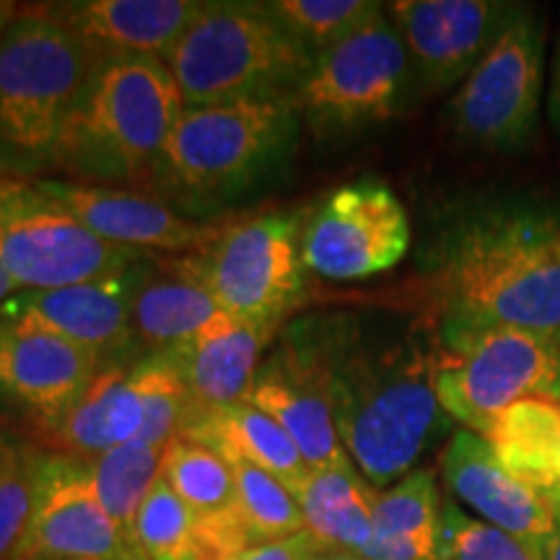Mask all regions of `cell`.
Returning <instances> with one entry per match:
<instances>
[{"label":"cell","instance_id":"1","mask_svg":"<svg viewBox=\"0 0 560 560\" xmlns=\"http://www.w3.org/2000/svg\"><path fill=\"white\" fill-rule=\"evenodd\" d=\"M335 425L371 488L405 478L450 431L436 397L439 338L392 319H314Z\"/></svg>","mask_w":560,"mask_h":560},{"label":"cell","instance_id":"2","mask_svg":"<svg viewBox=\"0 0 560 560\" xmlns=\"http://www.w3.org/2000/svg\"><path fill=\"white\" fill-rule=\"evenodd\" d=\"M444 322L560 335V202L511 198L480 208L454 234Z\"/></svg>","mask_w":560,"mask_h":560},{"label":"cell","instance_id":"3","mask_svg":"<svg viewBox=\"0 0 560 560\" xmlns=\"http://www.w3.org/2000/svg\"><path fill=\"white\" fill-rule=\"evenodd\" d=\"M96 70L50 5L16 13L0 39V172L55 159Z\"/></svg>","mask_w":560,"mask_h":560},{"label":"cell","instance_id":"4","mask_svg":"<svg viewBox=\"0 0 560 560\" xmlns=\"http://www.w3.org/2000/svg\"><path fill=\"white\" fill-rule=\"evenodd\" d=\"M185 107L293 96L314 52L265 3H206L164 60Z\"/></svg>","mask_w":560,"mask_h":560},{"label":"cell","instance_id":"5","mask_svg":"<svg viewBox=\"0 0 560 560\" xmlns=\"http://www.w3.org/2000/svg\"><path fill=\"white\" fill-rule=\"evenodd\" d=\"M185 100L156 58L104 62L62 132L52 164L91 177H140L161 161Z\"/></svg>","mask_w":560,"mask_h":560},{"label":"cell","instance_id":"6","mask_svg":"<svg viewBox=\"0 0 560 560\" xmlns=\"http://www.w3.org/2000/svg\"><path fill=\"white\" fill-rule=\"evenodd\" d=\"M436 397L446 416L482 436L527 397L560 400V335L506 325L441 322Z\"/></svg>","mask_w":560,"mask_h":560},{"label":"cell","instance_id":"7","mask_svg":"<svg viewBox=\"0 0 560 560\" xmlns=\"http://www.w3.org/2000/svg\"><path fill=\"white\" fill-rule=\"evenodd\" d=\"M416 89L408 50L380 11L346 39L314 55L293 94L317 138H346L397 117Z\"/></svg>","mask_w":560,"mask_h":560},{"label":"cell","instance_id":"8","mask_svg":"<svg viewBox=\"0 0 560 560\" xmlns=\"http://www.w3.org/2000/svg\"><path fill=\"white\" fill-rule=\"evenodd\" d=\"M0 255L19 289L102 283L136 268L138 252L102 240L34 182L0 174Z\"/></svg>","mask_w":560,"mask_h":560},{"label":"cell","instance_id":"9","mask_svg":"<svg viewBox=\"0 0 560 560\" xmlns=\"http://www.w3.org/2000/svg\"><path fill=\"white\" fill-rule=\"evenodd\" d=\"M545 26L532 5H514L501 37L446 104L457 140L490 153L520 151L540 120Z\"/></svg>","mask_w":560,"mask_h":560},{"label":"cell","instance_id":"10","mask_svg":"<svg viewBox=\"0 0 560 560\" xmlns=\"http://www.w3.org/2000/svg\"><path fill=\"white\" fill-rule=\"evenodd\" d=\"M301 231L293 213H260L221 229L202 255L182 262L229 317L278 327L304 293Z\"/></svg>","mask_w":560,"mask_h":560},{"label":"cell","instance_id":"11","mask_svg":"<svg viewBox=\"0 0 560 560\" xmlns=\"http://www.w3.org/2000/svg\"><path fill=\"white\" fill-rule=\"evenodd\" d=\"M293 96L185 107L159 164L177 187L219 192L262 170L291 138Z\"/></svg>","mask_w":560,"mask_h":560},{"label":"cell","instance_id":"12","mask_svg":"<svg viewBox=\"0 0 560 560\" xmlns=\"http://www.w3.org/2000/svg\"><path fill=\"white\" fill-rule=\"evenodd\" d=\"M410 249V221L382 179L363 177L327 195L301 231L304 268L327 280H363L395 268Z\"/></svg>","mask_w":560,"mask_h":560},{"label":"cell","instance_id":"13","mask_svg":"<svg viewBox=\"0 0 560 560\" xmlns=\"http://www.w3.org/2000/svg\"><path fill=\"white\" fill-rule=\"evenodd\" d=\"M247 402L268 412L289 433L310 470L353 465L335 425L314 319L293 325L285 340L260 363Z\"/></svg>","mask_w":560,"mask_h":560},{"label":"cell","instance_id":"14","mask_svg":"<svg viewBox=\"0 0 560 560\" xmlns=\"http://www.w3.org/2000/svg\"><path fill=\"white\" fill-rule=\"evenodd\" d=\"M516 3L501 0H395L387 16L408 50L420 94H441L472 73Z\"/></svg>","mask_w":560,"mask_h":560},{"label":"cell","instance_id":"15","mask_svg":"<svg viewBox=\"0 0 560 560\" xmlns=\"http://www.w3.org/2000/svg\"><path fill=\"white\" fill-rule=\"evenodd\" d=\"M145 560L128 548L96 495L89 462L45 454L37 511L16 560Z\"/></svg>","mask_w":560,"mask_h":560},{"label":"cell","instance_id":"16","mask_svg":"<svg viewBox=\"0 0 560 560\" xmlns=\"http://www.w3.org/2000/svg\"><path fill=\"white\" fill-rule=\"evenodd\" d=\"M102 359L58 335L0 319V395L50 433L100 374Z\"/></svg>","mask_w":560,"mask_h":560},{"label":"cell","instance_id":"17","mask_svg":"<svg viewBox=\"0 0 560 560\" xmlns=\"http://www.w3.org/2000/svg\"><path fill=\"white\" fill-rule=\"evenodd\" d=\"M441 480L452 499L472 509L480 522L506 532L540 556L558 524L540 490L524 486L478 433L459 429L441 454Z\"/></svg>","mask_w":560,"mask_h":560},{"label":"cell","instance_id":"18","mask_svg":"<svg viewBox=\"0 0 560 560\" xmlns=\"http://www.w3.org/2000/svg\"><path fill=\"white\" fill-rule=\"evenodd\" d=\"M47 5L100 66L125 58L166 60L206 9L198 0H79Z\"/></svg>","mask_w":560,"mask_h":560},{"label":"cell","instance_id":"19","mask_svg":"<svg viewBox=\"0 0 560 560\" xmlns=\"http://www.w3.org/2000/svg\"><path fill=\"white\" fill-rule=\"evenodd\" d=\"M130 299L132 285L125 272L102 283L13 293L0 304V319L52 332L104 359L136 338Z\"/></svg>","mask_w":560,"mask_h":560},{"label":"cell","instance_id":"20","mask_svg":"<svg viewBox=\"0 0 560 560\" xmlns=\"http://www.w3.org/2000/svg\"><path fill=\"white\" fill-rule=\"evenodd\" d=\"M37 185L60 200L94 234L120 247L190 252L206 249L221 234L219 226L182 219L161 200L140 192L55 179H39Z\"/></svg>","mask_w":560,"mask_h":560},{"label":"cell","instance_id":"21","mask_svg":"<svg viewBox=\"0 0 560 560\" xmlns=\"http://www.w3.org/2000/svg\"><path fill=\"white\" fill-rule=\"evenodd\" d=\"M276 332L278 327L229 319L187 346L166 350L190 395L192 416L247 402L260 353Z\"/></svg>","mask_w":560,"mask_h":560},{"label":"cell","instance_id":"22","mask_svg":"<svg viewBox=\"0 0 560 560\" xmlns=\"http://www.w3.org/2000/svg\"><path fill=\"white\" fill-rule=\"evenodd\" d=\"M172 272L143 278L136 283L130 299L132 332L145 346L164 353L198 340L200 335L234 319L221 310L206 283L185 268L170 265Z\"/></svg>","mask_w":560,"mask_h":560},{"label":"cell","instance_id":"23","mask_svg":"<svg viewBox=\"0 0 560 560\" xmlns=\"http://www.w3.org/2000/svg\"><path fill=\"white\" fill-rule=\"evenodd\" d=\"M182 436L219 452L221 457H240L260 467L291 495L299 493L312 472L289 433L280 429L268 412L257 410L249 402L231 405L215 412H198L185 425Z\"/></svg>","mask_w":560,"mask_h":560},{"label":"cell","instance_id":"24","mask_svg":"<svg viewBox=\"0 0 560 560\" xmlns=\"http://www.w3.org/2000/svg\"><path fill=\"white\" fill-rule=\"evenodd\" d=\"M506 470L548 493L560 486V402L527 397L509 405L482 433Z\"/></svg>","mask_w":560,"mask_h":560},{"label":"cell","instance_id":"25","mask_svg":"<svg viewBox=\"0 0 560 560\" xmlns=\"http://www.w3.org/2000/svg\"><path fill=\"white\" fill-rule=\"evenodd\" d=\"M376 488L353 465L312 470L293 495L304 514L306 532L322 548L361 552L374 535Z\"/></svg>","mask_w":560,"mask_h":560},{"label":"cell","instance_id":"26","mask_svg":"<svg viewBox=\"0 0 560 560\" xmlns=\"http://www.w3.org/2000/svg\"><path fill=\"white\" fill-rule=\"evenodd\" d=\"M161 459H164V450L130 441L89 462L91 480H94L104 511L128 548L138 556H143L138 545V514L151 488L161 478Z\"/></svg>","mask_w":560,"mask_h":560},{"label":"cell","instance_id":"27","mask_svg":"<svg viewBox=\"0 0 560 560\" xmlns=\"http://www.w3.org/2000/svg\"><path fill=\"white\" fill-rule=\"evenodd\" d=\"M161 478L190 506L198 520L240 516L236 482L229 462L208 446L177 436L161 459Z\"/></svg>","mask_w":560,"mask_h":560},{"label":"cell","instance_id":"28","mask_svg":"<svg viewBox=\"0 0 560 560\" xmlns=\"http://www.w3.org/2000/svg\"><path fill=\"white\" fill-rule=\"evenodd\" d=\"M223 459L234 472L236 503H240V516L252 545L280 542L306 532L296 499L272 475L240 457Z\"/></svg>","mask_w":560,"mask_h":560},{"label":"cell","instance_id":"29","mask_svg":"<svg viewBox=\"0 0 560 560\" xmlns=\"http://www.w3.org/2000/svg\"><path fill=\"white\" fill-rule=\"evenodd\" d=\"M441 503L431 470H412L389 490H376L371 537H441Z\"/></svg>","mask_w":560,"mask_h":560},{"label":"cell","instance_id":"30","mask_svg":"<svg viewBox=\"0 0 560 560\" xmlns=\"http://www.w3.org/2000/svg\"><path fill=\"white\" fill-rule=\"evenodd\" d=\"M138 545L145 560H202L198 520L164 478L138 514Z\"/></svg>","mask_w":560,"mask_h":560},{"label":"cell","instance_id":"31","mask_svg":"<svg viewBox=\"0 0 560 560\" xmlns=\"http://www.w3.org/2000/svg\"><path fill=\"white\" fill-rule=\"evenodd\" d=\"M136 371L140 376L145 402V420L138 441L140 444L166 450V444L182 436L185 425L190 423V395H187L185 382H182L179 371L166 350L136 363Z\"/></svg>","mask_w":560,"mask_h":560},{"label":"cell","instance_id":"32","mask_svg":"<svg viewBox=\"0 0 560 560\" xmlns=\"http://www.w3.org/2000/svg\"><path fill=\"white\" fill-rule=\"evenodd\" d=\"M265 5L314 55L346 39L384 9L369 0H272Z\"/></svg>","mask_w":560,"mask_h":560},{"label":"cell","instance_id":"33","mask_svg":"<svg viewBox=\"0 0 560 560\" xmlns=\"http://www.w3.org/2000/svg\"><path fill=\"white\" fill-rule=\"evenodd\" d=\"M45 454L19 450L0 465V560H16L37 511Z\"/></svg>","mask_w":560,"mask_h":560},{"label":"cell","instance_id":"34","mask_svg":"<svg viewBox=\"0 0 560 560\" xmlns=\"http://www.w3.org/2000/svg\"><path fill=\"white\" fill-rule=\"evenodd\" d=\"M441 542L446 560H540L516 537L465 514L454 501L444 503Z\"/></svg>","mask_w":560,"mask_h":560},{"label":"cell","instance_id":"35","mask_svg":"<svg viewBox=\"0 0 560 560\" xmlns=\"http://www.w3.org/2000/svg\"><path fill=\"white\" fill-rule=\"evenodd\" d=\"M319 548L322 545L314 540L310 532H301V535L289 537V540L255 545V548L244 552L240 560H304Z\"/></svg>","mask_w":560,"mask_h":560},{"label":"cell","instance_id":"36","mask_svg":"<svg viewBox=\"0 0 560 560\" xmlns=\"http://www.w3.org/2000/svg\"><path fill=\"white\" fill-rule=\"evenodd\" d=\"M548 117L556 138L560 140V32L556 42V52H552V68H550V89H548Z\"/></svg>","mask_w":560,"mask_h":560},{"label":"cell","instance_id":"37","mask_svg":"<svg viewBox=\"0 0 560 560\" xmlns=\"http://www.w3.org/2000/svg\"><path fill=\"white\" fill-rule=\"evenodd\" d=\"M5 174H9V172H5ZM13 293H19V285L9 272V268H5L3 255H0V304H3V301H9Z\"/></svg>","mask_w":560,"mask_h":560},{"label":"cell","instance_id":"38","mask_svg":"<svg viewBox=\"0 0 560 560\" xmlns=\"http://www.w3.org/2000/svg\"><path fill=\"white\" fill-rule=\"evenodd\" d=\"M19 9L13 3H9V0H0V39H3L5 30H9V24L13 19H16Z\"/></svg>","mask_w":560,"mask_h":560},{"label":"cell","instance_id":"39","mask_svg":"<svg viewBox=\"0 0 560 560\" xmlns=\"http://www.w3.org/2000/svg\"><path fill=\"white\" fill-rule=\"evenodd\" d=\"M540 560H560V529H556V535L542 545Z\"/></svg>","mask_w":560,"mask_h":560},{"label":"cell","instance_id":"40","mask_svg":"<svg viewBox=\"0 0 560 560\" xmlns=\"http://www.w3.org/2000/svg\"><path fill=\"white\" fill-rule=\"evenodd\" d=\"M19 450L21 446L13 444V441L9 439V433L0 429V465H3V462H9Z\"/></svg>","mask_w":560,"mask_h":560},{"label":"cell","instance_id":"41","mask_svg":"<svg viewBox=\"0 0 560 560\" xmlns=\"http://www.w3.org/2000/svg\"><path fill=\"white\" fill-rule=\"evenodd\" d=\"M322 560H363L359 552L338 550V548H322Z\"/></svg>","mask_w":560,"mask_h":560},{"label":"cell","instance_id":"42","mask_svg":"<svg viewBox=\"0 0 560 560\" xmlns=\"http://www.w3.org/2000/svg\"><path fill=\"white\" fill-rule=\"evenodd\" d=\"M542 495H545V499H548L550 511H552V516H556V524H558V529H560V486L548 490V493H542Z\"/></svg>","mask_w":560,"mask_h":560},{"label":"cell","instance_id":"43","mask_svg":"<svg viewBox=\"0 0 560 560\" xmlns=\"http://www.w3.org/2000/svg\"><path fill=\"white\" fill-rule=\"evenodd\" d=\"M304 560H322V548L319 550H314L310 558H304Z\"/></svg>","mask_w":560,"mask_h":560},{"label":"cell","instance_id":"44","mask_svg":"<svg viewBox=\"0 0 560 560\" xmlns=\"http://www.w3.org/2000/svg\"><path fill=\"white\" fill-rule=\"evenodd\" d=\"M73 560H91V558H73Z\"/></svg>","mask_w":560,"mask_h":560},{"label":"cell","instance_id":"45","mask_svg":"<svg viewBox=\"0 0 560 560\" xmlns=\"http://www.w3.org/2000/svg\"><path fill=\"white\" fill-rule=\"evenodd\" d=\"M0 174H5V172H0Z\"/></svg>","mask_w":560,"mask_h":560},{"label":"cell","instance_id":"46","mask_svg":"<svg viewBox=\"0 0 560 560\" xmlns=\"http://www.w3.org/2000/svg\"><path fill=\"white\" fill-rule=\"evenodd\" d=\"M558 402H560V400H558Z\"/></svg>","mask_w":560,"mask_h":560}]
</instances>
